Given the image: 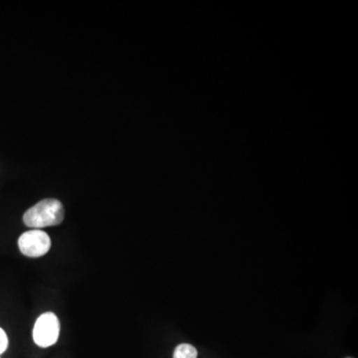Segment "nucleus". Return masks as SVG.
Wrapping results in <instances>:
<instances>
[{
	"mask_svg": "<svg viewBox=\"0 0 358 358\" xmlns=\"http://www.w3.org/2000/svg\"><path fill=\"white\" fill-rule=\"evenodd\" d=\"M64 217L63 204L57 199H47L28 209L23 215V222L28 227L41 230V228L59 225Z\"/></svg>",
	"mask_w": 358,
	"mask_h": 358,
	"instance_id": "1",
	"label": "nucleus"
},
{
	"mask_svg": "<svg viewBox=\"0 0 358 358\" xmlns=\"http://www.w3.org/2000/svg\"><path fill=\"white\" fill-rule=\"evenodd\" d=\"M60 336V322L53 313L40 315L33 329V339L39 348H47L55 345Z\"/></svg>",
	"mask_w": 358,
	"mask_h": 358,
	"instance_id": "2",
	"label": "nucleus"
},
{
	"mask_svg": "<svg viewBox=\"0 0 358 358\" xmlns=\"http://www.w3.org/2000/svg\"><path fill=\"white\" fill-rule=\"evenodd\" d=\"M18 247L23 255L39 258L50 251L51 239L44 231L33 229L21 235L18 239Z\"/></svg>",
	"mask_w": 358,
	"mask_h": 358,
	"instance_id": "3",
	"label": "nucleus"
},
{
	"mask_svg": "<svg viewBox=\"0 0 358 358\" xmlns=\"http://www.w3.org/2000/svg\"><path fill=\"white\" fill-rule=\"evenodd\" d=\"M173 358H197L196 348L188 343L179 345L174 350Z\"/></svg>",
	"mask_w": 358,
	"mask_h": 358,
	"instance_id": "4",
	"label": "nucleus"
},
{
	"mask_svg": "<svg viewBox=\"0 0 358 358\" xmlns=\"http://www.w3.org/2000/svg\"><path fill=\"white\" fill-rule=\"evenodd\" d=\"M8 348V338L3 329L0 327V355H2Z\"/></svg>",
	"mask_w": 358,
	"mask_h": 358,
	"instance_id": "5",
	"label": "nucleus"
},
{
	"mask_svg": "<svg viewBox=\"0 0 358 358\" xmlns=\"http://www.w3.org/2000/svg\"><path fill=\"white\" fill-rule=\"evenodd\" d=\"M346 358H352V357H346Z\"/></svg>",
	"mask_w": 358,
	"mask_h": 358,
	"instance_id": "6",
	"label": "nucleus"
}]
</instances>
